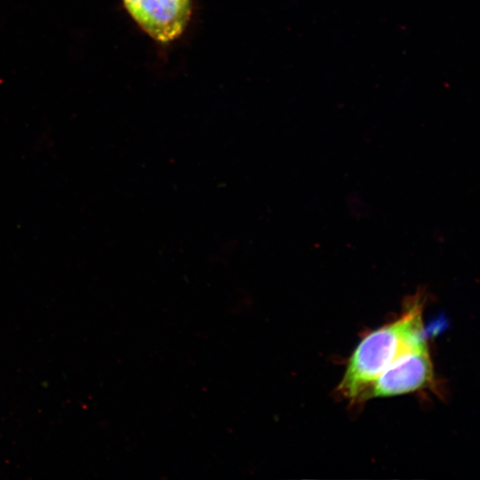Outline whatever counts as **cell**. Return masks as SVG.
Listing matches in <instances>:
<instances>
[{"mask_svg":"<svg viewBox=\"0 0 480 480\" xmlns=\"http://www.w3.org/2000/svg\"><path fill=\"white\" fill-rule=\"evenodd\" d=\"M422 295L409 300L402 315L371 332L352 352L339 393L352 401H364L378 376L404 354L426 341L423 327Z\"/></svg>","mask_w":480,"mask_h":480,"instance_id":"1","label":"cell"},{"mask_svg":"<svg viewBox=\"0 0 480 480\" xmlns=\"http://www.w3.org/2000/svg\"><path fill=\"white\" fill-rule=\"evenodd\" d=\"M434 368L427 340L401 356L373 381L364 400L389 397L430 387Z\"/></svg>","mask_w":480,"mask_h":480,"instance_id":"2","label":"cell"},{"mask_svg":"<svg viewBox=\"0 0 480 480\" xmlns=\"http://www.w3.org/2000/svg\"><path fill=\"white\" fill-rule=\"evenodd\" d=\"M124 3L141 28L162 43L178 37L191 14L190 0H124Z\"/></svg>","mask_w":480,"mask_h":480,"instance_id":"3","label":"cell"}]
</instances>
